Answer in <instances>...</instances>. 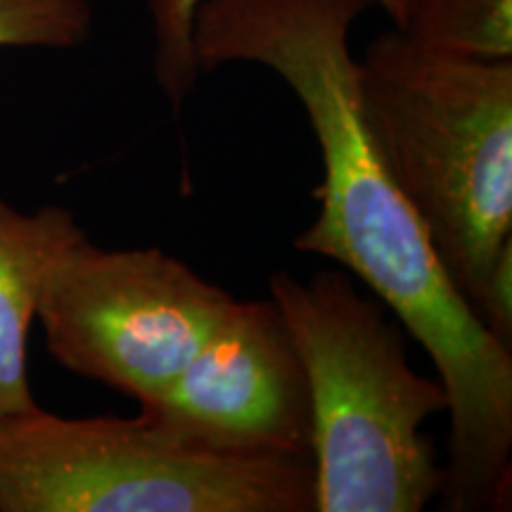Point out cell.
I'll use <instances>...</instances> for the list:
<instances>
[{"mask_svg": "<svg viewBox=\"0 0 512 512\" xmlns=\"http://www.w3.org/2000/svg\"><path fill=\"white\" fill-rule=\"evenodd\" d=\"M377 150L441 266L486 328L512 342V57L458 55L399 29L358 60Z\"/></svg>", "mask_w": 512, "mask_h": 512, "instance_id": "7a4b0ae2", "label": "cell"}, {"mask_svg": "<svg viewBox=\"0 0 512 512\" xmlns=\"http://www.w3.org/2000/svg\"><path fill=\"white\" fill-rule=\"evenodd\" d=\"M83 230L69 209L19 211L0 195V418L38 403L29 382V335L48 275Z\"/></svg>", "mask_w": 512, "mask_h": 512, "instance_id": "52a82bcc", "label": "cell"}, {"mask_svg": "<svg viewBox=\"0 0 512 512\" xmlns=\"http://www.w3.org/2000/svg\"><path fill=\"white\" fill-rule=\"evenodd\" d=\"M202 0H150V15L155 24V72L159 88L171 100V105L181 107L188 98L192 86L197 83L200 69L192 57V17ZM373 5L382 8L392 17L394 27L406 19L411 0H373Z\"/></svg>", "mask_w": 512, "mask_h": 512, "instance_id": "9c48e42d", "label": "cell"}, {"mask_svg": "<svg viewBox=\"0 0 512 512\" xmlns=\"http://www.w3.org/2000/svg\"><path fill=\"white\" fill-rule=\"evenodd\" d=\"M143 418L197 451L311 463L309 382L273 299L233 306Z\"/></svg>", "mask_w": 512, "mask_h": 512, "instance_id": "8992f818", "label": "cell"}, {"mask_svg": "<svg viewBox=\"0 0 512 512\" xmlns=\"http://www.w3.org/2000/svg\"><path fill=\"white\" fill-rule=\"evenodd\" d=\"M0 512H316L311 463L242 460L136 418H0Z\"/></svg>", "mask_w": 512, "mask_h": 512, "instance_id": "277c9868", "label": "cell"}, {"mask_svg": "<svg viewBox=\"0 0 512 512\" xmlns=\"http://www.w3.org/2000/svg\"><path fill=\"white\" fill-rule=\"evenodd\" d=\"M368 8L373 0H202L192 57L200 72L261 64L302 102L323 181L313 190L316 221L294 249L361 278L430 354L451 418L444 508H491L510 482L512 354L451 283L377 150L349 48L351 27Z\"/></svg>", "mask_w": 512, "mask_h": 512, "instance_id": "6da1fadb", "label": "cell"}, {"mask_svg": "<svg viewBox=\"0 0 512 512\" xmlns=\"http://www.w3.org/2000/svg\"><path fill=\"white\" fill-rule=\"evenodd\" d=\"M268 294L309 382L316 512H418L441 494L425 422L448 411L439 377L415 373L399 330L347 273L278 271Z\"/></svg>", "mask_w": 512, "mask_h": 512, "instance_id": "3957f363", "label": "cell"}, {"mask_svg": "<svg viewBox=\"0 0 512 512\" xmlns=\"http://www.w3.org/2000/svg\"><path fill=\"white\" fill-rule=\"evenodd\" d=\"M235 297L162 249H64L38 304L48 351L138 403L188 366Z\"/></svg>", "mask_w": 512, "mask_h": 512, "instance_id": "5b68a950", "label": "cell"}, {"mask_svg": "<svg viewBox=\"0 0 512 512\" xmlns=\"http://www.w3.org/2000/svg\"><path fill=\"white\" fill-rule=\"evenodd\" d=\"M425 46L458 55L512 57V0H411L396 27Z\"/></svg>", "mask_w": 512, "mask_h": 512, "instance_id": "ba28073f", "label": "cell"}, {"mask_svg": "<svg viewBox=\"0 0 512 512\" xmlns=\"http://www.w3.org/2000/svg\"><path fill=\"white\" fill-rule=\"evenodd\" d=\"M91 29V0H0V48L69 50Z\"/></svg>", "mask_w": 512, "mask_h": 512, "instance_id": "30bf717a", "label": "cell"}]
</instances>
